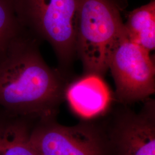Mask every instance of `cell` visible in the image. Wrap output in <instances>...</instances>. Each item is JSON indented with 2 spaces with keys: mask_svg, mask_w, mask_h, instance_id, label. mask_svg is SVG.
Instances as JSON below:
<instances>
[{
  "mask_svg": "<svg viewBox=\"0 0 155 155\" xmlns=\"http://www.w3.org/2000/svg\"><path fill=\"white\" fill-rule=\"evenodd\" d=\"M41 42L25 29L0 61V109L39 119L56 116L71 79L45 62Z\"/></svg>",
  "mask_w": 155,
  "mask_h": 155,
  "instance_id": "1",
  "label": "cell"
},
{
  "mask_svg": "<svg viewBox=\"0 0 155 155\" xmlns=\"http://www.w3.org/2000/svg\"><path fill=\"white\" fill-rule=\"evenodd\" d=\"M79 0H15L17 15L22 27L40 41L52 47L58 71L71 79L77 56L75 17Z\"/></svg>",
  "mask_w": 155,
  "mask_h": 155,
  "instance_id": "2",
  "label": "cell"
},
{
  "mask_svg": "<svg viewBox=\"0 0 155 155\" xmlns=\"http://www.w3.org/2000/svg\"><path fill=\"white\" fill-rule=\"evenodd\" d=\"M124 29V23L115 0L78 1L75 46L84 74L105 75L111 51Z\"/></svg>",
  "mask_w": 155,
  "mask_h": 155,
  "instance_id": "3",
  "label": "cell"
},
{
  "mask_svg": "<svg viewBox=\"0 0 155 155\" xmlns=\"http://www.w3.org/2000/svg\"><path fill=\"white\" fill-rule=\"evenodd\" d=\"M35 122L30 139L40 155H112L104 123L82 120L66 126L56 116Z\"/></svg>",
  "mask_w": 155,
  "mask_h": 155,
  "instance_id": "4",
  "label": "cell"
},
{
  "mask_svg": "<svg viewBox=\"0 0 155 155\" xmlns=\"http://www.w3.org/2000/svg\"><path fill=\"white\" fill-rule=\"evenodd\" d=\"M108 67L116 86L114 96L122 105L155 93V63L150 52L130 39L125 27L111 51Z\"/></svg>",
  "mask_w": 155,
  "mask_h": 155,
  "instance_id": "5",
  "label": "cell"
},
{
  "mask_svg": "<svg viewBox=\"0 0 155 155\" xmlns=\"http://www.w3.org/2000/svg\"><path fill=\"white\" fill-rule=\"evenodd\" d=\"M104 123L112 155H155V102L150 98L139 113L125 105Z\"/></svg>",
  "mask_w": 155,
  "mask_h": 155,
  "instance_id": "6",
  "label": "cell"
},
{
  "mask_svg": "<svg viewBox=\"0 0 155 155\" xmlns=\"http://www.w3.org/2000/svg\"><path fill=\"white\" fill-rule=\"evenodd\" d=\"M113 97L102 77L93 74H84L71 81L65 93L71 110L84 120H93L106 113Z\"/></svg>",
  "mask_w": 155,
  "mask_h": 155,
  "instance_id": "7",
  "label": "cell"
},
{
  "mask_svg": "<svg viewBox=\"0 0 155 155\" xmlns=\"http://www.w3.org/2000/svg\"><path fill=\"white\" fill-rule=\"evenodd\" d=\"M35 120L0 109V155H40L30 139Z\"/></svg>",
  "mask_w": 155,
  "mask_h": 155,
  "instance_id": "8",
  "label": "cell"
},
{
  "mask_svg": "<svg viewBox=\"0 0 155 155\" xmlns=\"http://www.w3.org/2000/svg\"><path fill=\"white\" fill-rule=\"evenodd\" d=\"M124 27L133 41L149 52L155 50V0L129 12Z\"/></svg>",
  "mask_w": 155,
  "mask_h": 155,
  "instance_id": "9",
  "label": "cell"
},
{
  "mask_svg": "<svg viewBox=\"0 0 155 155\" xmlns=\"http://www.w3.org/2000/svg\"><path fill=\"white\" fill-rule=\"evenodd\" d=\"M24 29L17 15L15 0H0V61Z\"/></svg>",
  "mask_w": 155,
  "mask_h": 155,
  "instance_id": "10",
  "label": "cell"
}]
</instances>
